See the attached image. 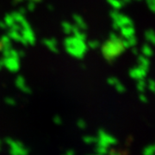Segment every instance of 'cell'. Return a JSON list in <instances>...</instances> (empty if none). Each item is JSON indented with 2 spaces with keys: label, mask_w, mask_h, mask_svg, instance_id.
I'll list each match as a JSON object with an SVG mask.
<instances>
[{
  "label": "cell",
  "mask_w": 155,
  "mask_h": 155,
  "mask_svg": "<svg viewBox=\"0 0 155 155\" xmlns=\"http://www.w3.org/2000/svg\"><path fill=\"white\" fill-rule=\"evenodd\" d=\"M64 44L67 53L77 59H82L87 51V46L84 41L79 40L75 36L66 38Z\"/></svg>",
  "instance_id": "1"
},
{
  "label": "cell",
  "mask_w": 155,
  "mask_h": 155,
  "mask_svg": "<svg viewBox=\"0 0 155 155\" xmlns=\"http://www.w3.org/2000/svg\"><path fill=\"white\" fill-rule=\"evenodd\" d=\"M5 144L9 147V152L11 154L23 155L28 153V149L25 147V146L19 140H15L13 139L6 138L5 140Z\"/></svg>",
  "instance_id": "2"
},
{
  "label": "cell",
  "mask_w": 155,
  "mask_h": 155,
  "mask_svg": "<svg viewBox=\"0 0 155 155\" xmlns=\"http://www.w3.org/2000/svg\"><path fill=\"white\" fill-rule=\"evenodd\" d=\"M4 61H5V67L10 72H17L19 70L20 67L19 59L13 57H7V58H4Z\"/></svg>",
  "instance_id": "3"
},
{
  "label": "cell",
  "mask_w": 155,
  "mask_h": 155,
  "mask_svg": "<svg viewBox=\"0 0 155 155\" xmlns=\"http://www.w3.org/2000/svg\"><path fill=\"white\" fill-rule=\"evenodd\" d=\"M21 35H22V37L27 41L28 44H35V34H34L31 27L22 28L21 29Z\"/></svg>",
  "instance_id": "4"
},
{
  "label": "cell",
  "mask_w": 155,
  "mask_h": 155,
  "mask_svg": "<svg viewBox=\"0 0 155 155\" xmlns=\"http://www.w3.org/2000/svg\"><path fill=\"white\" fill-rule=\"evenodd\" d=\"M16 85L18 89H20L22 92L29 94L31 92V90L28 86V84H26L25 78L22 76H18L16 79Z\"/></svg>",
  "instance_id": "5"
},
{
  "label": "cell",
  "mask_w": 155,
  "mask_h": 155,
  "mask_svg": "<svg viewBox=\"0 0 155 155\" xmlns=\"http://www.w3.org/2000/svg\"><path fill=\"white\" fill-rule=\"evenodd\" d=\"M44 45L53 53H58L59 52V48H58V43L57 41L54 38L52 39H45L43 41Z\"/></svg>",
  "instance_id": "6"
},
{
  "label": "cell",
  "mask_w": 155,
  "mask_h": 155,
  "mask_svg": "<svg viewBox=\"0 0 155 155\" xmlns=\"http://www.w3.org/2000/svg\"><path fill=\"white\" fill-rule=\"evenodd\" d=\"M73 20L75 22V25H77L81 30H85L87 28V25H86L85 22L84 21L83 17H80L79 15H77V14L73 15Z\"/></svg>",
  "instance_id": "7"
},
{
  "label": "cell",
  "mask_w": 155,
  "mask_h": 155,
  "mask_svg": "<svg viewBox=\"0 0 155 155\" xmlns=\"http://www.w3.org/2000/svg\"><path fill=\"white\" fill-rule=\"evenodd\" d=\"M7 35L11 39V40H14L16 41H19L20 42V40L22 38V35H21V32L19 31H17V30H14V29H11L8 32Z\"/></svg>",
  "instance_id": "8"
},
{
  "label": "cell",
  "mask_w": 155,
  "mask_h": 155,
  "mask_svg": "<svg viewBox=\"0 0 155 155\" xmlns=\"http://www.w3.org/2000/svg\"><path fill=\"white\" fill-rule=\"evenodd\" d=\"M0 41L3 45V48H12L11 47V39L8 35H4L0 38Z\"/></svg>",
  "instance_id": "9"
},
{
  "label": "cell",
  "mask_w": 155,
  "mask_h": 155,
  "mask_svg": "<svg viewBox=\"0 0 155 155\" xmlns=\"http://www.w3.org/2000/svg\"><path fill=\"white\" fill-rule=\"evenodd\" d=\"M62 28L64 33L70 35L72 32V24L68 22H62Z\"/></svg>",
  "instance_id": "10"
},
{
  "label": "cell",
  "mask_w": 155,
  "mask_h": 155,
  "mask_svg": "<svg viewBox=\"0 0 155 155\" xmlns=\"http://www.w3.org/2000/svg\"><path fill=\"white\" fill-rule=\"evenodd\" d=\"M5 21V25L7 27H10L11 28V26L15 23V20H14V18L13 17L11 16V14H7L5 15V19H4Z\"/></svg>",
  "instance_id": "11"
},
{
  "label": "cell",
  "mask_w": 155,
  "mask_h": 155,
  "mask_svg": "<svg viewBox=\"0 0 155 155\" xmlns=\"http://www.w3.org/2000/svg\"><path fill=\"white\" fill-rule=\"evenodd\" d=\"M83 140L84 143H86V144H92V143H95V142H97V139L95 138L93 136H90V135H86V136H84L83 138Z\"/></svg>",
  "instance_id": "12"
},
{
  "label": "cell",
  "mask_w": 155,
  "mask_h": 155,
  "mask_svg": "<svg viewBox=\"0 0 155 155\" xmlns=\"http://www.w3.org/2000/svg\"><path fill=\"white\" fill-rule=\"evenodd\" d=\"M77 126L80 129H85L86 128V122H84V120H82V119H80V120H78L77 122Z\"/></svg>",
  "instance_id": "13"
},
{
  "label": "cell",
  "mask_w": 155,
  "mask_h": 155,
  "mask_svg": "<svg viewBox=\"0 0 155 155\" xmlns=\"http://www.w3.org/2000/svg\"><path fill=\"white\" fill-rule=\"evenodd\" d=\"M96 152H97V153L103 154V153H106L108 152V150H107V147H101V146H97Z\"/></svg>",
  "instance_id": "14"
},
{
  "label": "cell",
  "mask_w": 155,
  "mask_h": 155,
  "mask_svg": "<svg viewBox=\"0 0 155 155\" xmlns=\"http://www.w3.org/2000/svg\"><path fill=\"white\" fill-rule=\"evenodd\" d=\"M5 102L8 105L10 106L16 105V100L14 99V98H12V97H6L5 99Z\"/></svg>",
  "instance_id": "15"
},
{
  "label": "cell",
  "mask_w": 155,
  "mask_h": 155,
  "mask_svg": "<svg viewBox=\"0 0 155 155\" xmlns=\"http://www.w3.org/2000/svg\"><path fill=\"white\" fill-rule=\"evenodd\" d=\"M99 46V43L97 41H91L88 43V47L91 48H97Z\"/></svg>",
  "instance_id": "16"
},
{
  "label": "cell",
  "mask_w": 155,
  "mask_h": 155,
  "mask_svg": "<svg viewBox=\"0 0 155 155\" xmlns=\"http://www.w3.org/2000/svg\"><path fill=\"white\" fill-rule=\"evenodd\" d=\"M53 121H54V122L55 123L56 125H61V123H62V119H61V116H54V119H53Z\"/></svg>",
  "instance_id": "17"
},
{
  "label": "cell",
  "mask_w": 155,
  "mask_h": 155,
  "mask_svg": "<svg viewBox=\"0 0 155 155\" xmlns=\"http://www.w3.org/2000/svg\"><path fill=\"white\" fill-rule=\"evenodd\" d=\"M35 9V3L33 1H29L28 5V10L29 11H33Z\"/></svg>",
  "instance_id": "18"
},
{
  "label": "cell",
  "mask_w": 155,
  "mask_h": 155,
  "mask_svg": "<svg viewBox=\"0 0 155 155\" xmlns=\"http://www.w3.org/2000/svg\"><path fill=\"white\" fill-rule=\"evenodd\" d=\"M109 2H110V4H111L112 5L114 6V7H119L120 5H119V3H118V1H116V0H108Z\"/></svg>",
  "instance_id": "19"
},
{
  "label": "cell",
  "mask_w": 155,
  "mask_h": 155,
  "mask_svg": "<svg viewBox=\"0 0 155 155\" xmlns=\"http://www.w3.org/2000/svg\"><path fill=\"white\" fill-rule=\"evenodd\" d=\"M4 67H5V61H4V58H3V59H0V70Z\"/></svg>",
  "instance_id": "20"
},
{
  "label": "cell",
  "mask_w": 155,
  "mask_h": 155,
  "mask_svg": "<svg viewBox=\"0 0 155 155\" xmlns=\"http://www.w3.org/2000/svg\"><path fill=\"white\" fill-rule=\"evenodd\" d=\"M74 153H75V152H74V151L72 149L68 150V151H67V152H66V154L67 155H73Z\"/></svg>",
  "instance_id": "21"
},
{
  "label": "cell",
  "mask_w": 155,
  "mask_h": 155,
  "mask_svg": "<svg viewBox=\"0 0 155 155\" xmlns=\"http://www.w3.org/2000/svg\"><path fill=\"white\" fill-rule=\"evenodd\" d=\"M7 26L5 25V22H1L0 21V28H5Z\"/></svg>",
  "instance_id": "22"
},
{
  "label": "cell",
  "mask_w": 155,
  "mask_h": 155,
  "mask_svg": "<svg viewBox=\"0 0 155 155\" xmlns=\"http://www.w3.org/2000/svg\"><path fill=\"white\" fill-rule=\"evenodd\" d=\"M18 55H19V58H21V57H24L25 54H24L23 51H19V52H18Z\"/></svg>",
  "instance_id": "23"
},
{
  "label": "cell",
  "mask_w": 155,
  "mask_h": 155,
  "mask_svg": "<svg viewBox=\"0 0 155 155\" xmlns=\"http://www.w3.org/2000/svg\"><path fill=\"white\" fill-rule=\"evenodd\" d=\"M25 9H23V8H21V9H20V11H19V12H20V13H21V14H22V15H23V14H24V13H25Z\"/></svg>",
  "instance_id": "24"
},
{
  "label": "cell",
  "mask_w": 155,
  "mask_h": 155,
  "mask_svg": "<svg viewBox=\"0 0 155 155\" xmlns=\"http://www.w3.org/2000/svg\"><path fill=\"white\" fill-rule=\"evenodd\" d=\"M2 148H3V141L0 140V152L2 151Z\"/></svg>",
  "instance_id": "25"
},
{
  "label": "cell",
  "mask_w": 155,
  "mask_h": 155,
  "mask_svg": "<svg viewBox=\"0 0 155 155\" xmlns=\"http://www.w3.org/2000/svg\"><path fill=\"white\" fill-rule=\"evenodd\" d=\"M29 1H33L35 3H39V2H41V0H29Z\"/></svg>",
  "instance_id": "26"
},
{
  "label": "cell",
  "mask_w": 155,
  "mask_h": 155,
  "mask_svg": "<svg viewBox=\"0 0 155 155\" xmlns=\"http://www.w3.org/2000/svg\"><path fill=\"white\" fill-rule=\"evenodd\" d=\"M3 50V45H2V43H1V41H0V52Z\"/></svg>",
  "instance_id": "27"
}]
</instances>
